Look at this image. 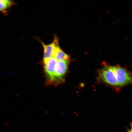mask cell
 Returning <instances> with one entry per match:
<instances>
[{
    "instance_id": "5b68a950",
    "label": "cell",
    "mask_w": 132,
    "mask_h": 132,
    "mask_svg": "<svg viewBox=\"0 0 132 132\" xmlns=\"http://www.w3.org/2000/svg\"><path fill=\"white\" fill-rule=\"evenodd\" d=\"M16 4L13 1L10 0H0V12L6 16L9 10Z\"/></svg>"
},
{
    "instance_id": "277c9868",
    "label": "cell",
    "mask_w": 132,
    "mask_h": 132,
    "mask_svg": "<svg viewBox=\"0 0 132 132\" xmlns=\"http://www.w3.org/2000/svg\"><path fill=\"white\" fill-rule=\"evenodd\" d=\"M44 48V60H45L53 57L54 51L59 46L58 41L56 37H55L53 42L48 44L42 43Z\"/></svg>"
},
{
    "instance_id": "52a82bcc",
    "label": "cell",
    "mask_w": 132,
    "mask_h": 132,
    "mask_svg": "<svg viewBox=\"0 0 132 132\" xmlns=\"http://www.w3.org/2000/svg\"><path fill=\"white\" fill-rule=\"evenodd\" d=\"M132 123L131 124V128L129 129H127V131L128 132H132Z\"/></svg>"
},
{
    "instance_id": "8992f818",
    "label": "cell",
    "mask_w": 132,
    "mask_h": 132,
    "mask_svg": "<svg viewBox=\"0 0 132 132\" xmlns=\"http://www.w3.org/2000/svg\"><path fill=\"white\" fill-rule=\"evenodd\" d=\"M53 57L57 61L61 60L68 61L69 58L68 55L64 52L59 46L55 48Z\"/></svg>"
},
{
    "instance_id": "ba28073f",
    "label": "cell",
    "mask_w": 132,
    "mask_h": 132,
    "mask_svg": "<svg viewBox=\"0 0 132 132\" xmlns=\"http://www.w3.org/2000/svg\"><path fill=\"white\" fill-rule=\"evenodd\" d=\"M5 125H9V123L7 122H5Z\"/></svg>"
},
{
    "instance_id": "7a4b0ae2",
    "label": "cell",
    "mask_w": 132,
    "mask_h": 132,
    "mask_svg": "<svg viewBox=\"0 0 132 132\" xmlns=\"http://www.w3.org/2000/svg\"><path fill=\"white\" fill-rule=\"evenodd\" d=\"M68 63V61L65 60L57 61L55 69L54 80L57 79L62 80L67 71Z\"/></svg>"
},
{
    "instance_id": "3957f363",
    "label": "cell",
    "mask_w": 132,
    "mask_h": 132,
    "mask_svg": "<svg viewBox=\"0 0 132 132\" xmlns=\"http://www.w3.org/2000/svg\"><path fill=\"white\" fill-rule=\"evenodd\" d=\"M45 71L50 79L54 80L55 66L57 61L53 57L44 60Z\"/></svg>"
},
{
    "instance_id": "6da1fadb",
    "label": "cell",
    "mask_w": 132,
    "mask_h": 132,
    "mask_svg": "<svg viewBox=\"0 0 132 132\" xmlns=\"http://www.w3.org/2000/svg\"><path fill=\"white\" fill-rule=\"evenodd\" d=\"M99 76L101 79L111 85L122 86L132 82L131 75L127 71L118 66H105L99 71Z\"/></svg>"
}]
</instances>
